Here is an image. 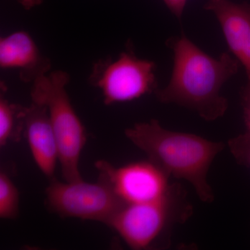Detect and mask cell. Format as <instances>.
Here are the masks:
<instances>
[{"label":"cell","mask_w":250,"mask_h":250,"mask_svg":"<svg viewBox=\"0 0 250 250\" xmlns=\"http://www.w3.org/2000/svg\"><path fill=\"white\" fill-rule=\"evenodd\" d=\"M125 133L169 177L187 181L202 202L213 201L214 195L207 176L212 163L225 148L223 143L166 129L155 119L136 123Z\"/></svg>","instance_id":"obj_2"},{"label":"cell","mask_w":250,"mask_h":250,"mask_svg":"<svg viewBox=\"0 0 250 250\" xmlns=\"http://www.w3.org/2000/svg\"><path fill=\"white\" fill-rule=\"evenodd\" d=\"M23 134L39 170L49 181L55 178L59 146L45 105L31 101V104L26 106Z\"/></svg>","instance_id":"obj_10"},{"label":"cell","mask_w":250,"mask_h":250,"mask_svg":"<svg viewBox=\"0 0 250 250\" xmlns=\"http://www.w3.org/2000/svg\"><path fill=\"white\" fill-rule=\"evenodd\" d=\"M69 81L67 72H49L32 83L31 97V101L47 108L58 142L62 177L65 182H74L83 180L79 164L86 134L67 94Z\"/></svg>","instance_id":"obj_4"},{"label":"cell","mask_w":250,"mask_h":250,"mask_svg":"<svg viewBox=\"0 0 250 250\" xmlns=\"http://www.w3.org/2000/svg\"><path fill=\"white\" fill-rule=\"evenodd\" d=\"M192 213L187 194L177 184L158 200L143 203H125L107 223L133 250L153 248L178 224Z\"/></svg>","instance_id":"obj_3"},{"label":"cell","mask_w":250,"mask_h":250,"mask_svg":"<svg viewBox=\"0 0 250 250\" xmlns=\"http://www.w3.org/2000/svg\"><path fill=\"white\" fill-rule=\"evenodd\" d=\"M20 4L26 10H30L42 3V0H18Z\"/></svg>","instance_id":"obj_16"},{"label":"cell","mask_w":250,"mask_h":250,"mask_svg":"<svg viewBox=\"0 0 250 250\" xmlns=\"http://www.w3.org/2000/svg\"><path fill=\"white\" fill-rule=\"evenodd\" d=\"M243 103V117L246 123L247 131L250 134V82L245 87L242 95Z\"/></svg>","instance_id":"obj_14"},{"label":"cell","mask_w":250,"mask_h":250,"mask_svg":"<svg viewBox=\"0 0 250 250\" xmlns=\"http://www.w3.org/2000/svg\"><path fill=\"white\" fill-rule=\"evenodd\" d=\"M20 193L9 174L0 172V218L14 220L19 214Z\"/></svg>","instance_id":"obj_12"},{"label":"cell","mask_w":250,"mask_h":250,"mask_svg":"<svg viewBox=\"0 0 250 250\" xmlns=\"http://www.w3.org/2000/svg\"><path fill=\"white\" fill-rule=\"evenodd\" d=\"M100 178L106 181L125 203H143L164 197L170 190V177L147 161L117 167L106 161L95 164Z\"/></svg>","instance_id":"obj_7"},{"label":"cell","mask_w":250,"mask_h":250,"mask_svg":"<svg viewBox=\"0 0 250 250\" xmlns=\"http://www.w3.org/2000/svg\"><path fill=\"white\" fill-rule=\"evenodd\" d=\"M0 67L18 70L21 80L33 83L49 73L51 62L30 34L17 31L0 39Z\"/></svg>","instance_id":"obj_9"},{"label":"cell","mask_w":250,"mask_h":250,"mask_svg":"<svg viewBox=\"0 0 250 250\" xmlns=\"http://www.w3.org/2000/svg\"><path fill=\"white\" fill-rule=\"evenodd\" d=\"M228 147L238 164L250 169V134L248 131L228 141Z\"/></svg>","instance_id":"obj_13"},{"label":"cell","mask_w":250,"mask_h":250,"mask_svg":"<svg viewBox=\"0 0 250 250\" xmlns=\"http://www.w3.org/2000/svg\"><path fill=\"white\" fill-rule=\"evenodd\" d=\"M0 90V146L18 142L24 132L26 106L11 103L5 98L6 88L1 82Z\"/></svg>","instance_id":"obj_11"},{"label":"cell","mask_w":250,"mask_h":250,"mask_svg":"<svg viewBox=\"0 0 250 250\" xmlns=\"http://www.w3.org/2000/svg\"><path fill=\"white\" fill-rule=\"evenodd\" d=\"M164 1L176 17L178 19L182 17L188 0H164Z\"/></svg>","instance_id":"obj_15"},{"label":"cell","mask_w":250,"mask_h":250,"mask_svg":"<svg viewBox=\"0 0 250 250\" xmlns=\"http://www.w3.org/2000/svg\"><path fill=\"white\" fill-rule=\"evenodd\" d=\"M46 204L62 218H75L105 224L125 205L113 188L98 177L96 183L84 181L50 180L46 189Z\"/></svg>","instance_id":"obj_6"},{"label":"cell","mask_w":250,"mask_h":250,"mask_svg":"<svg viewBox=\"0 0 250 250\" xmlns=\"http://www.w3.org/2000/svg\"><path fill=\"white\" fill-rule=\"evenodd\" d=\"M169 46L173 70L167 86L156 90L158 100L189 108L207 121L223 117L228 101L222 88L238 72V61L229 52L213 58L185 36L171 39Z\"/></svg>","instance_id":"obj_1"},{"label":"cell","mask_w":250,"mask_h":250,"mask_svg":"<svg viewBox=\"0 0 250 250\" xmlns=\"http://www.w3.org/2000/svg\"><path fill=\"white\" fill-rule=\"evenodd\" d=\"M156 65L140 59L131 49L116 58L100 59L94 64L89 82L103 94L106 104L126 103L157 90Z\"/></svg>","instance_id":"obj_5"},{"label":"cell","mask_w":250,"mask_h":250,"mask_svg":"<svg viewBox=\"0 0 250 250\" xmlns=\"http://www.w3.org/2000/svg\"><path fill=\"white\" fill-rule=\"evenodd\" d=\"M205 9L214 14L230 53L244 67L250 82V4L208 0Z\"/></svg>","instance_id":"obj_8"}]
</instances>
